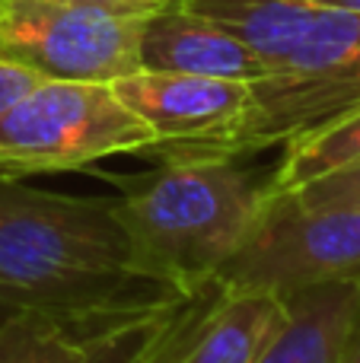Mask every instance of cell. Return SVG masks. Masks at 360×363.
Listing matches in <instances>:
<instances>
[{
  "mask_svg": "<svg viewBox=\"0 0 360 363\" xmlns=\"http://www.w3.org/2000/svg\"><path fill=\"white\" fill-rule=\"evenodd\" d=\"M112 86L153 134V147L240 157L255 108L249 80L137 67Z\"/></svg>",
  "mask_w": 360,
  "mask_h": 363,
  "instance_id": "7",
  "label": "cell"
},
{
  "mask_svg": "<svg viewBox=\"0 0 360 363\" xmlns=\"http://www.w3.org/2000/svg\"><path fill=\"white\" fill-rule=\"evenodd\" d=\"M77 338L42 325L0 328V363H74Z\"/></svg>",
  "mask_w": 360,
  "mask_h": 363,
  "instance_id": "13",
  "label": "cell"
},
{
  "mask_svg": "<svg viewBox=\"0 0 360 363\" xmlns=\"http://www.w3.org/2000/svg\"><path fill=\"white\" fill-rule=\"evenodd\" d=\"M342 363H360V294H357V303H354V309H351L348 332H344V345H342Z\"/></svg>",
  "mask_w": 360,
  "mask_h": 363,
  "instance_id": "17",
  "label": "cell"
},
{
  "mask_svg": "<svg viewBox=\"0 0 360 363\" xmlns=\"http://www.w3.org/2000/svg\"><path fill=\"white\" fill-rule=\"evenodd\" d=\"M284 315L287 303L274 294L217 287L166 363H255Z\"/></svg>",
  "mask_w": 360,
  "mask_h": 363,
  "instance_id": "9",
  "label": "cell"
},
{
  "mask_svg": "<svg viewBox=\"0 0 360 363\" xmlns=\"http://www.w3.org/2000/svg\"><path fill=\"white\" fill-rule=\"evenodd\" d=\"M35 83H38V77L32 74V70L0 57V112H4L6 106H13L23 93H29Z\"/></svg>",
  "mask_w": 360,
  "mask_h": 363,
  "instance_id": "15",
  "label": "cell"
},
{
  "mask_svg": "<svg viewBox=\"0 0 360 363\" xmlns=\"http://www.w3.org/2000/svg\"><path fill=\"white\" fill-rule=\"evenodd\" d=\"M153 134L112 83L38 80L0 112V176L29 179L150 150Z\"/></svg>",
  "mask_w": 360,
  "mask_h": 363,
  "instance_id": "4",
  "label": "cell"
},
{
  "mask_svg": "<svg viewBox=\"0 0 360 363\" xmlns=\"http://www.w3.org/2000/svg\"><path fill=\"white\" fill-rule=\"evenodd\" d=\"M240 153L284 147L360 106V13L303 0L281 64L252 83Z\"/></svg>",
  "mask_w": 360,
  "mask_h": 363,
  "instance_id": "3",
  "label": "cell"
},
{
  "mask_svg": "<svg viewBox=\"0 0 360 363\" xmlns=\"http://www.w3.org/2000/svg\"><path fill=\"white\" fill-rule=\"evenodd\" d=\"M360 284H322L287 296V315L255 363H342Z\"/></svg>",
  "mask_w": 360,
  "mask_h": 363,
  "instance_id": "11",
  "label": "cell"
},
{
  "mask_svg": "<svg viewBox=\"0 0 360 363\" xmlns=\"http://www.w3.org/2000/svg\"><path fill=\"white\" fill-rule=\"evenodd\" d=\"M176 296L140 268L115 198L0 176V328L42 325L83 338Z\"/></svg>",
  "mask_w": 360,
  "mask_h": 363,
  "instance_id": "1",
  "label": "cell"
},
{
  "mask_svg": "<svg viewBox=\"0 0 360 363\" xmlns=\"http://www.w3.org/2000/svg\"><path fill=\"white\" fill-rule=\"evenodd\" d=\"M322 284H360V207H303L281 191L268 194L255 230L217 277L223 290L281 300Z\"/></svg>",
  "mask_w": 360,
  "mask_h": 363,
  "instance_id": "5",
  "label": "cell"
},
{
  "mask_svg": "<svg viewBox=\"0 0 360 363\" xmlns=\"http://www.w3.org/2000/svg\"><path fill=\"white\" fill-rule=\"evenodd\" d=\"M348 166H360V106L332 118L329 125L287 140L284 157L268 176V188L293 191L306 182L348 169Z\"/></svg>",
  "mask_w": 360,
  "mask_h": 363,
  "instance_id": "12",
  "label": "cell"
},
{
  "mask_svg": "<svg viewBox=\"0 0 360 363\" xmlns=\"http://www.w3.org/2000/svg\"><path fill=\"white\" fill-rule=\"evenodd\" d=\"M268 179L230 153H191L115 198L140 268L176 294L217 287L268 204Z\"/></svg>",
  "mask_w": 360,
  "mask_h": 363,
  "instance_id": "2",
  "label": "cell"
},
{
  "mask_svg": "<svg viewBox=\"0 0 360 363\" xmlns=\"http://www.w3.org/2000/svg\"><path fill=\"white\" fill-rule=\"evenodd\" d=\"M83 4L102 6V10L112 13H128V16H153L157 10L176 4V0H83Z\"/></svg>",
  "mask_w": 360,
  "mask_h": 363,
  "instance_id": "16",
  "label": "cell"
},
{
  "mask_svg": "<svg viewBox=\"0 0 360 363\" xmlns=\"http://www.w3.org/2000/svg\"><path fill=\"white\" fill-rule=\"evenodd\" d=\"M140 67L249 83L265 77L261 61L233 32L182 6L179 0L147 16L140 32Z\"/></svg>",
  "mask_w": 360,
  "mask_h": 363,
  "instance_id": "8",
  "label": "cell"
},
{
  "mask_svg": "<svg viewBox=\"0 0 360 363\" xmlns=\"http://www.w3.org/2000/svg\"><path fill=\"white\" fill-rule=\"evenodd\" d=\"M217 287L182 294L77 338L74 363H166Z\"/></svg>",
  "mask_w": 360,
  "mask_h": 363,
  "instance_id": "10",
  "label": "cell"
},
{
  "mask_svg": "<svg viewBox=\"0 0 360 363\" xmlns=\"http://www.w3.org/2000/svg\"><path fill=\"white\" fill-rule=\"evenodd\" d=\"M144 23L83 0H0V57L38 80L115 83L140 67Z\"/></svg>",
  "mask_w": 360,
  "mask_h": 363,
  "instance_id": "6",
  "label": "cell"
},
{
  "mask_svg": "<svg viewBox=\"0 0 360 363\" xmlns=\"http://www.w3.org/2000/svg\"><path fill=\"white\" fill-rule=\"evenodd\" d=\"M303 207H360V166L329 172L293 191H281Z\"/></svg>",
  "mask_w": 360,
  "mask_h": 363,
  "instance_id": "14",
  "label": "cell"
},
{
  "mask_svg": "<svg viewBox=\"0 0 360 363\" xmlns=\"http://www.w3.org/2000/svg\"><path fill=\"white\" fill-rule=\"evenodd\" d=\"M313 4H322V6H338V10L360 13V0H313Z\"/></svg>",
  "mask_w": 360,
  "mask_h": 363,
  "instance_id": "18",
  "label": "cell"
}]
</instances>
